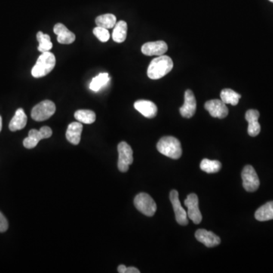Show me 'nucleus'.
<instances>
[{
    "label": "nucleus",
    "mask_w": 273,
    "mask_h": 273,
    "mask_svg": "<svg viewBox=\"0 0 273 273\" xmlns=\"http://www.w3.org/2000/svg\"><path fill=\"white\" fill-rule=\"evenodd\" d=\"M140 270L135 267H126L125 272L124 273H140Z\"/></svg>",
    "instance_id": "nucleus-31"
},
{
    "label": "nucleus",
    "mask_w": 273,
    "mask_h": 273,
    "mask_svg": "<svg viewBox=\"0 0 273 273\" xmlns=\"http://www.w3.org/2000/svg\"><path fill=\"white\" fill-rule=\"evenodd\" d=\"M268 1H270L271 3H273V0H268Z\"/></svg>",
    "instance_id": "nucleus-34"
},
{
    "label": "nucleus",
    "mask_w": 273,
    "mask_h": 273,
    "mask_svg": "<svg viewBox=\"0 0 273 273\" xmlns=\"http://www.w3.org/2000/svg\"><path fill=\"white\" fill-rule=\"evenodd\" d=\"M185 205L188 208V217L194 224H200L202 221V215L199 209V200L197 194H189L185 200Z\"/></svg>",
    "instance_id": "nucleus-8"
},
{
    "label": "nucleus",
    "mask_w": 273,
    "mask_h": 273,
    "mask_svg": "<svg viewBox=\"0 0 273 273\" xmlns=\"http://www.w3.org/2000/svg\"><path fill=\"white\" fill-rule=\"evenodd\" d=\"M259 118V112L256 109H249L245 114V118L248 122L247 132L251 136H256L260 132L261 127L258 119Z\"/></svg>",
    "instance_id": "nucleus-16"
},
{
    "label": "nucleus",
    "mask_w": 273,
    "mask_h": 273,
    "mask_svg": "<svg viewBox=\"0 0 273 273\" xmlns=\"http://www.w3.org/2000/svg\"><path fill=\"white\" fill-rule=\"evenodd\" d=\"M197 102L192 90H187L185 93V102L180 108V113L184 118H191L195 114Z\"/></svg>",
    "instance_id": "nucleus-11"
},
{
    "label": "nucleus",
    "mask_w": 273,
    "mask_h": 273,
    "mask_svg": "<svg viewBox=\"0 0 273 273\" xmlns=\"http://www.w3.org/2000/svg\"><path fill=\"white\" fill-rule=\"evenodd\" d=\"M53 31L57 35V41L61 44H71L75 41V34L69 31L63 24H56Z\"/></svg>",
    "instance_id": "nucleus-15"
},
{
    "label": "nucleus",
    "mask_w": 273,
    "mask_h": 273,
    "mask_svg": "<svg viewBox=\"0 0 273 273\" xmlns=\"http://www.w3.org/2000/svg\"><path fill=\"white\" fill-rule=\"evenodd\" d=\"M56 65V57L50 52L43 53L38 58L36 65L33 67L31 75L34 78H39L46 76L53 71Z\"/></svg>",
    "instance_id": "nucleus-3"
},
{
    "label": "nucleus",
    "mask_w": 273,
    "mask_h": 273,
    "mask_svg": "<svg viewBox=\"0 0 273 273\" xmlns=\"http://www.w3.org/2000/svg\"><path fill=\"white\" fill-rule=\"evenodd\" d=\"M133 106L136 110L148 118H154L158 112V109L155 103L149 100L141 99V100L136 101Z\"/></svg>",
    "instance_id": "nucleus-14"
},
{
    "label": "nucleus",
    "mask_w": 273,
    "mask_h": 273,
    "mask_svg": "<svg viewBox=\"0 0 273 273\" xmlns=\"http://www.w3.org/2000/svg\"><path fill=\"white\" fill-rule=\"evenodd\" d=\"M243 187L248 192H254L259 187V179L253 166H246L241 173Z\"/></svg>",
    "instance_id": "nucleus-7"
},
{
    "label": "nucleus",
    "mask_w": 273,
    "mask_h": 273,
    "mask_svg": "<svg viewBox=\"0 0 273 273\" xmlns=\"http://www.w3.org/2000/svg\"><path fill=\"white\" fill-rule=\"evenodd\" d=\"M109 76L108 73H101L92 79L90 84V89L93 91H99L102 87L109 83Z\"/></svg>",
    "instance_id": "nucleus-25"
},
{
    "label": "nucleus",
    "mask_w": 273,
    "mask_h": 273,
    "mask_svg": "<svg viewBox=\"0 0 273 273\" xmlns=\"http://www.w3.org/2000/svg\"><path fill=\"white\" fill-rule=\"evenodd\" d=\"M169 199H170L171 203L173 204V210H174L176 219L178 223L181 225H188V214L181 205L179 192L176 190H173L169 194Z\"/></svg>",
    "instance_id": "nucleus-9"
},
{
    "label": "nucleus",
    "mask_w": 273,
    "mask_h": 273,
    "mask_svg": "<svg viewBox=\"0 0 273 273\" xmlns=\"http://www.w3.org/2000/svg\"><path fill=\"white\" fill-rule=\"evenodd\" d=\"M2 127H3L2 117L0 116V132H1V130H2Z\"/></svg>",
    "instance_id": "nucleus-33"
},
{
    "label": "nucleus",
    "mask_w": 273,
    "mask_h": 273,
    "mask_svg": "<svg viewBox=\"0 0 273 273\" xmlns=\"http://www.w3.org/2000/svg\"><path fill=\"white\" fill-rule=\"evenodd\" d=\"M75 118L79 122L90 124L96 121V114L91 110L81 109L75 112Z\"/></svg>",
    "instance_id": "nucleus-24"
},
{
    "label": "nucleus",
    "mask_w": 273,
    "mask_h": 273,
    "mask_svg": "<svg viewBox=\"0 0 273 273\" xmlns=\"http://www.w3.org/2000/svg\"><path fill=\"white\" fill-rule=\"evenodd\" d=\"M220 97L225 104L236 106L238 104L239 99H241V96L231 89L225 88L221 91Z\"/></svg>",
    "instance_id": "nucleus-21"
},
{
    "label": "nucleus",
    "mask_w": 273,
    "mask_h": 273,
    "mask_svg": "<svg viewBox=\"0 0 273 273\" xmlns=\"http://www.w3.org/2000/svg\"><path fill=\"white\" fill-rule=\"evenodd\" d=\"M9 228L8 221L7 218L4 216L1 212H0V232H5Z\"/></svg>",
    "instance_id": "nucleus-29"
},
{
    "label": "nucleus",
    "mask_w": 273,
    "mask_h": 273,
    "mask_svg": "<svg viewBox=\"0 0 273 273\" xmlns=\"http://www.w3.org/2000/svg\"><path fill=\"white\" fill-rule=\"evenodd\" d=\"M197 241L207 246V247H213L219 245L221 242L220 237L212 232L205 229H198L195 233Z\"/></svg>",
    "instance_id": "nucleus-13"
},
{
    "label": "nucleus",
    "mask_w": 273,
    "mask_h": 273,
    "mask_svg": "<svg viewBox=\"0 0 273 273\" xmlns=\"http://www.w3.org/2000/svg\"><path fill=\"white\" fill-rule=\"evenodd\" d=\"M136 210L147 216H153L157 211V204L154 199L146 193H140L133 200Z\"/></svg>",
    "instance_id": "nucleus-4"
},
{
    "label": "nucleus",
    "mask_w": 273,
    "mask_h": 273,
    "mask_svg": "<svg viewBox=\"0 0 273 273\" xmlns=\"http://www.w3.org/2000/svg\"><path fill=\"white\" fill-rule=\"evenodd\" d=\"M255 218L259 222L273 219V201L268 202L259 207L255 213Z\"/></svg>",
    "instance_id": "nucleus-19"
},
{
    "label": "nucleus",
    "mask_w": 273,
    "mask_h": 273,
    "mask_svg": "<svg viewBox=\"0 0 273 273\" xmlns=\"http://www.w3.org/2000/svg\"><path fill=\"white\" fill-rule=\"evenodd\" d=\"M96 25L98 27L106 28V29H110V28L115 27L116 22V17L113 14H105L102 16H98L96 19Z\"/></svg>",
    "instance_id": "nucleus-22"
},
{
    "label": "nucleus",
    "mask_w": 273,
    "mask_h": 273,
    "mask_svg": "<svg viewBox=\"0 0 273 273\" xmlns=\"http://www.w3.org/2000/svg\"><path fill=\"white\" fill-rule=\"evenodd\" d=\"M56 112V105L50 100H44L33 108L31 117L37 121H43L50 118Z\"/></svg>",
    "instance_id": "nucleus-5"
},
{
    "label": "nucleus",
    "mask_w": 273,
    "mask_h": 273,
    "mask_svg": "<svg viewBox=\"0 0 273 273\" xmlns=\"http://www.w3.org/2000/svg\"><path fill=\"white\" fill-rule=\"evenodd\" d=\"M27 121H28V117H27L24 109L20 108L16 111L14 117L12 118L11 121H10L9 127L12 131L22 130L26 126Z\"/></svg>",
    "instance_id": "nucleus-18"
},
{
    "label": "nucleus",
    "mask_w": 273,
    "mask_h": 273,
    "mask_svg": "<svg viewBox=\"0 0 273 273\" xmlns=\"http://www.w3.org/2000/svg\"><path fill=\"white\" fill-rule=\"evenodd\" d=\"M168 46L164 41L148 42L144 44L142 47V52L145 56H163L167 52Z\"/></svg>",
    "instance_id": "nucleus-12"
},
{
    "label": "nucleus",
    "mask_w": 273,
    "mask_h": 273,
    "mask_svg": "<svg viewBox=\"0 0 273 273\" xmlns=\"http://www.w3.org/2000/svg\"><path fill=\"white\" fill-rule=\"evenodd\" d=\"M118 169L121 173H126L128 171L129 166L133 163V151L130 145L122 142L118 145Z\"/></svg>",
    "instance_id": "nucleus-6"
},
{
    "label": "nucleus",
    "mask_w": 273,
    "mask_h": 273,
    "mask_svg": "<svg viewBox=\"0 0 273 273\" xmlns=\"http://www.w3.org/2000/svg\"><path fill=\"white\" fill-rule=\"evenodd\" d=\"M126 266L124 265H120L118 267V271L119 273H124L125 272Z\"/></svg>",
    "instance_id": "nucleus-32"
},
{
    "label": "nucleus",
    "mask_w": 273,
    "mask_h": 273,
    "mask_svg": "<svg viewBox=\"0 0 273 273\" xmlns=\"http://www.w3.org/2000/svg\"><path fill=\"white\" fill-rule=\"evenodd\" d=\"M41 133H42L44 139H50V136L53 134V130L48 126H44L40 129Z\"/></svg>",
    "instance_id": "nucleus-30"
},
{
    "label": "nucleus",
    "mask_w": 273,
    "mask_h": 273,
    "mask_svg": "<svg viewBox=\"0 0 273 273\" xmlns=\"http://www.w3.org/2000/svg\"><path fill=\"white\" fill-rule=\"evenodd\" d=\"M93 34L96 37L98 40L101 42H107L110 38L109 31L106 28L102 27H96L93 31Z\"/></svg>",
    "instance_id": "nucleus-27"
},
{
    "label": "nucleus",
    "mask_w": 273,
    "mask_h": 273,
    "mask_svg": "<svg viewBox=\"0 0 273 273\" xmlns=\"http://www.w3.org/2000/svg\"><path fill=\"white\" fill-rule=\"evenodd\" d=\"M38 143H39V142H37L35 139H33L31 136H28V138H26V139L24 140L23 145L27 149H33V148H36Z\"/></svg>",
    "instance_id": "nucleus-28"
},
{
    "label": "nucleus",
    "mask_w": 273,
    "mask_h": 273,
    "mask_svg": "<svg viewBox=\"0 0 273 273\" xmlns=\"http://www.w3.org/2000/svg\"><path fill=\"white\" fill-rule=\"evenodd\" d=\"M83 125L81 122L71 123L67 128L66 136L67 140L74 145H78L81 142V133H82Z\"/></svg>",
    "instance_id": "nucleus-17"
},
{
    "label": "nucleus",
    "mask_w": 273,
    "mask_h": 273,
    "mask_svg": "<svg viewBox=\"0 0 273 273\" xmlns=\"http://www.w3.org/2000/svg\"><path fill=\"white\" fill-rule=\"evenodd\" d=\"M157 148L160 154L173 160L180 158L182 154L180 142L174 136H163L157 143Z\"/></svg>",
    "instance_id": "nucleus-2"
},
{
    "label": "nucleus",
    "mask_w": 273,
    "mask_h": 273,
    "mask_svg": "<svg viewBox=\"0 0 273 273\" xmlns=\"http://www.w3.org/2000/svg\"><path fill=\"white\" fill-rule=\"evenodd\" d=\"M173 59L169 56H158L151 61L148 69V76L152 80H158L173 70Z\"/></svg>",
    "instance_id": "nucleus-1"
},
{
    "label": "nucleus",
    "mask_w": 273,
    "mask_h": 273,
    "mask_svg": "<svg viewBox=\"0 0 273 273\" xmlns=\"http://www.w3.org/2000/svg\"><path fill=\"white\" fill-rule=\"evenodd\" d=\"M205 109L213 118H224L228 115V109L222 99H211L205 103Z\"/></svg>",
    "instance_id": "nucleus-10"
},
{
    "label": "nucleus",
    "mask_w": 273,
    "mask_h": 273,
    "mask_svg": "<svg viewBox=\"0 0 273 273\" xmlns=\"http://www.w3.org/2000/svg\"><path fill=\"white\" fill-rule=\"evenodd\" d=\"M200 169L207 173H216L220 170L222 164L217 160H210L203 159L200 163Z\"/></svg>",
    "instance_id": "nucleus-23"
},
{
    "label": "nucleus",
    "mask_w": 273,
    "mask_h": 273,
    "mask_svg": "<svg viewBox=\"0 0 273 273\" xmlns=\"http://www.w3.org/2000/svg\"><path fill=\"white\" fill-rule=\"evenodd\" d=\"M37 39L39 42L38 50L41 53H46V52H50L53 47V44L51 42V39L48 34H44V33L40 32L37 34Z\"/></svg>",
    "instance_id": "nucleus-26"
},
{
    "label": "nucleus",
    "mask_w": 273,
    "mask_h": 273,
    "mask_svg": "<svg viewBox=\"0 0 273 273\" xmlns=\"http://www.w3.org/2000/svg\"><path fill=\"white\" fill-rule=\"evenodd\" d=\"M127 25L124 21L117 22L112 33V39L115 42L123 43L127 38Z\"/></svg>",
    "instance_id": "nucleus-20"
}]
</instances>
